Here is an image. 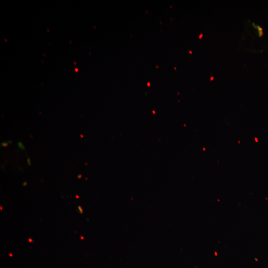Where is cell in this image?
Wrapping results in <instances>:
<instances>
[{
    "label": "cell",
    "instance_id": "cell-1",
    "mask_svg": "<svg viewBox=\"0 0 268 268\" xmlns=\"http://www.w3.org/2000/svg\"><path fill=\"white\" fill-rule=\"evenodd\" d=\"M18 147H19L20 149H21L24 150V149H25V147H24V145H23V143H22V142H19L18 143Z\"/></svg>",
    "mask_w": 268,
    "mask_h": 268
},
{
    "label": "cell",
    "instance_id": "cell-2",
    "mask_svg": "<svg viewBox=\"0 0 268 268\" xmlns=\"http://www.w3.org/2000/svg\"><path fill=\"white\" fill-rule=\"evenodd\" d=\"M1 146L3 147H6L8 146V143L6 142L1 143Z\"/></svg>",
    "mask_w": 268,
    "mask_h": 268
},
{
    "label": "cell",
    "instance_id": "cell-3",
    "mask_svg": "<svg viewBox=\"0 0 268 268\" xmlns=\"http://www.w3.org/2000/svg\"><path fill=\"white\" fill-rule=\"evenodd\" d=\"M27 163H28L29 165H31L30 159L29 158H27Z\"/></svg>",
    "mask_w": 268,
    "mask_h": 268
},
{
    "label": "cell",
    "instance_id": "cell-4",
    "mask_svg": "<svg viewBox=\"0 0 268 268\" xmlns=\"http://www.w3.org/2000/svg\"><path fill=\"white\" fill-rule=\"evenodd\" d=\"M78 208L80 209V210L81 211V212H82V213H83V211H82V208L81 209L80 206H79V207H78Z\"/></svg>",
    "mask_w": 268,
    "mask_h": 268
},
{
    "label": "cell",
    "instance_id": "cell-5",
    "mask_svg": "<svg viewBox=\"0 0 268 268\" xmlns=\"http://www.w3.org/2000/svg\"><path fill=\"white\" fill-rule=\"evenodd\" d=\"M28 241L30 242H31L32 241V239L31 238H29L28 239Z\"/></svg>",
    "mask_w": 268,
    "mask_h": 268
},
{
    "label": "cell",
    "instance_id": "cell-6",
    "mask_svg": "<svg viewBox=\"0 0 268 268\" xmlns=\"http://www.w3.org/2000/svg\"><path fill=\"white\" fill-rule=\"evenodd\" d=\"M26 184H27V183H26V182H25L23 183V185H24V186H25V185H26Z\"/></svg>",
    "mask_w": 268,
    "mask_h": 268
},
{
    "label": "cell",
    "instance_id": "cell-7",
    "mask_svg": "<svg viewBox=\"0 0 268 268\" xmlns=\"http://www.w3.org/2000/svg\"><path fill=\"white\" fill-rule=\"evenodd\" d=\"M81 238L83 239V237H81Z\"/></svg>",
    "mask_w": 268,
    "mask_h": 268
}]
</instances>
